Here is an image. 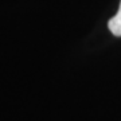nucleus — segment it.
Instances as JSON below:
<instances>
[{"label":"nucleus","mask_w":121,"mask_h":121,"mask_svg":"<svg viewBox=\"0 0 121 121\" xmlns=\"http://www.w3.org/2000/svg\"><path fill=\"white\" fill-rule=\"evenodd\" d=\"M108 27L114 36H121V3L117 13L108 22Z\"/></svg>","instance_id":"1"}]
</instances>
